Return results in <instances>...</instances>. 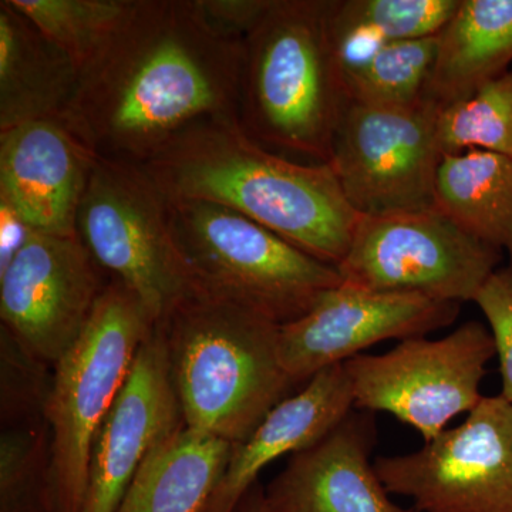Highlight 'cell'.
Returning a JSON list of instances; mask_svg holds the SVG:
<instances>
[{
  "mask_svg": "<svg viewBox=\"0 0 512 512\" xmlns=\"http://www.w3.org/2000/svg\"><path fill=\"white\" fill-rule=\"evenodd\" d=\"M437 138L443 156L481 150L512 158V69L441 107Z\"/></svg>",
  "mask_w": 512,
  "mask_h": 512,
  "instance_id": "24",
  "label": "cell"
},
{
  "mask_svg": "<svg viewBox=\"0 0 512 512\" xmlns=\"http://www.w3.org/2000/svg\"><path fill=\"white\" fill-rule=\"evenodd\" d=\"M262 491L264 488L254 485L249 493L242 498L241 504L238 505L235 512H266L264 501H262Z\"/></svg>",
  "mask_w": 512,
  "mask_h": 512,
  "instance_id": "29",
  "label": "cell"
},
{
  "mask_svg": "<svg viewBox=\"0 0 512 512\" xmlns=\"http://www.w3.org/2000/svg\"><path fill=\"white\" fill-rule=\"evenodd\" d=\"M198 3L214 28L244 39L264 16L271 0H198Z\"/></svg>",
  "mask_w": 512,
  "mask_h": 512,
  "instance_id": "28",
  "label": "cell"
},
{
  "mask_svg": "<svg viewBox=\"0 0 512 512\" xmlns=\"http://www.w3.org/2000/svg\"><path fill=\"white\" fill-rule=\"evenodd\" d=\"M153 329L140 299L110 279L82 335L57 362L43 413L53 512H83L97 431Z\"/></svg>",
  "mask_w": 512,
  "mask_h": 512,
  "instance_id": "6",
  "label": "cell"
},
{
  "mask_svg": "<svg viewBox=\"0 0 512 512\" xmlns=\"http://www.w3.org/2000/svg\"><path fill=\"white\" fill-rule=\"evenodd\" d=\"M461 0H332L329 32L340 72L390 43L437 36Z\"/></svg>",
  "mask_w": 512,
  "mask_h": 512,
  "instance_id": "22",
  "label": "cell"
},
{
  "mask_svg": "<svg viewBox=\"0 0 512 512\" xmlns=\"http://www.w3.org/2000/svg\"><path fill=\"white\" fill-rule=\"evenodd\" d=\"M79 76L73 60L10 0L0 2V131L62 119Z\"/></svg>",
  "mask_w": 512,
  "mask_h": 512,
  "instance_id": "18",
  "label": "cell"
},
{
  "mask_svg": "<svg viewBox=\"0 0 512 512\" xmlns=\"http://www.w3.org/2000/svg\"><path fill=\"white\" fill-rule=\"evenodd\" d=\"M461 303L413 293L377 292L348 282L326 292L312 311L279 328V360L293 384L345 363L384 340L420 338L458 318Z\"/></svg>",
  "mask_w": 512,
  "mask_h": 512,
  "instance_id": "13",
  "label": "cell"
},
{
  "mask_svg": "<svg viewBox=\"0 0 512 512\" xmlns=\"http://www.w3.org/2000/svg\"><path fill=\"white\" fill-rule=\"evenodd\" d=\"M332 0H271L242 42L239 123L264 147L329 163L348 103L329 32Z\"/></svg>",
  "mask_w": 512,
  "mask_h": 512,
  "instance_id": "4",
  "label": "cell"
},
{
  "mask_svg": "<svg viewBox=\"0 0 512 512\" xmlns=\"http://www.w3.org/2000/svg\"><path fill=\"white\" fill-rule=\"evenodd\" d=\"M0 512H53L47 424L5 431L0 446Z\"/></svg>",
  "mask_w": 512,
  "mask_h": 512,
  "instance_id": "26",
  "label": "cell"
},
{
  "mask_svg": "<svg viewBox=\"0 0 512 512\" xmlns=\"http://www.w3.org/2000/svg\"><path fill=\"white\" fill-rule=\"evenodd\" d=\"M503 251L468 234L439 208L360 215L343 282L377 292L413 293L463 303L497 271Z\"/></svg>",
  "mask_w": 512,
  "mask_h": 512,
  "instance_id": "8",
  "label": "cell"
},
{
  "mask_svg": "<svg viewBox=\"0 0 512 512\" xmlns=\"http://www.w3.org/2000/svg\"><path fill=\"white\" fill-rule=\"evenodd\" d=\"M167 210L171 235L198 292L278 325L302 318L343 282L336 266L221 205L167 200Z\"/></svg>",
  "mask_w": 512,
  "mask_h": 512,
  "instance_id": "5",
  "label": "cell"
},
{
  "mask_svg": "<svg viewBox=\"0 0 512 512\" xmlns=\"http://www.w3.org/2000/svg\"><path fill=\"white\" fill-rule=\"evenodd\" d=\"M154 328L190 429L235 446L295 386L279 360L281 325L234 303L195 292Z\"/></svg>",
  "mask_w": 512,
  "mask_h": 512,
  "instance_id": "3",
  "label": "cell"
},
{
  "mask_svg": "<svg viewBox=\"0 0 512 512\" xmlns=\"http://www.w3.org/2000/svg\"><path fill=\"white\" fill-rule=\"evenodd\" d=\"M79 235L29 231L0 269L2 330L46 365L80 338L110 281Z\"/></svg>",
  "mask_w": 512,
  "mask_h": 512,
  "instance_id": "12",
  "label": "cell"
},
{
  "mask_svg": "<svg viewBox=\"0 0 512 512\" xmlns=\"http://www.w3.org/2000/svg\"><path fill=\"white\" fill-rule=\"evenodd\" d=\"M434 200L468 234L507 251L512 266V158L481 150L443 156Z\"/></svg>",
  "mask_w": 512,
  "mask_h": 512,
  "instance_id": "21",
  "label": "cell"
},
{
  "mask_svg": "<svg viewBox=\"0 0 512 512\" xmlns=\"http://www.w3.org/2000/svg\"><path fill=\"white\" fill-rule=\"evenodd\" d=\"M77 235L110 279L140 299L154 325L198 292L171 235L167 200L140 165L96 157Z\"/></svg>",
  "mask_w": 512,
  "mask_h": 512,
  "instance_id": "7",
  "label": "cell"
},
{
  "mask_svg": "<svg viewBox=\"0 0 512 512\" xmlns=\"http://www.w3.org/2000/svg\"><path fill=\"white\" fill-rule=\"evenodd\" d=\"M353 409L345 363L320 370L301 392L276 404L247 440L235 444L204 512L237 511L266 466L318 443Z\"/></svg>",
  "mask_w": 512,
  "mask_h": 512,
  "instance_id": "17",
  "label": "cell"
},
{
  "mask_svg": "<svg viewBox=\"0 0 512 512\" xmlns=\"http://www.w3.org/2000/svg\"><path fill=\"white\" fill-rule=\"evenodd\" d=\"M140 167L167 200L221 205L336 268L348 255L360 215L332 165L276 156L239 120L200 121Z\"/></svg>",
  "mask_w": 512,
  "mask_h": 512,
  "instance_id": "2",
  "label": "cell"
},
{
  "mask_svg": "<svg viewBox=\"0 0 512 512\" xmlns=\"http://www.w3.org/2000/svg\"><path fill=\"white\" fill-rule=\"evenodd\" d=\"M474 302L483 311L500 359L503 396L512 403V266L497 269Z\"/></svg>",
  "mask_w": 512,
  "mask_h": 512,
  "instance_id": "27",
  "label": "cell"
},
{
  "mask_svg": "<svg viewBox=\"0 0 512 512\" xmlns=\"http://www.w3.org/2000/svg\"><path fill=\"white\" fill-rule=\"evenodd\" d=\"M82 70L109 42L131 0H10Z\"/></svg>",
  "mask_w": 512,
  "mask_h": 512,
  "instance_id": "25",
  "label": "cell"
},
{
  "mask_svg": "<svg viewBox=\"0 0 512 512\" xmlns=\"http://www.w3.org/2000/svg\"><path fill=\"white\" fill-rule=\"evenodd\" d=\"M376 434L373 414L353 409L264 488L266 512H417L390 500L370 461Z\"/></svg>",
  "mask_w": 512,
  "mask_h": 512,
  "instance_id": "16",
  "label": "cell"
},
{
  "mask_svg": "<svg viewBox=\"0 0 512 512\" xmlns=\"http://www.w3.org/2000/svg\"><path fill=\"white\" fill-rule=\"evenodd\" d=\"M512 0H461L439 35V55L424 100L441 107L508 72Z\"/></svg>",
  "mask_w": 512,
  "mask_h": 512,
  "instance_id": "20",
  "label": "cell"
},
{
  "mask_svg": "<svg viewBox=\"0 0 512 512\" xmlns=\"http://www.w3.org/2000/svg\"><path fill=\"white\" fill-rule=\"evenodd\" d=\"M183 423L167 348L154 328L97 431L83 512H116L148 454Z\"/></svg>",
  "mask_w": 512,
  "mask_h": 512,
  "instance_id": "14",
  "label": "cell"
},
{
  "mask_svg": "<svg viewBox=\"0 0 512 512\" xmlns=\"http://www.w3.org/2000/svg\"><path fill=\"white\" fill-rule=\"evenodd\" d=\"M242 42L198 0H131L62 120L96 157L141 165L204 120H239Z\"/></svg>",
  "mask_w": 512,
  "mask_h": 512,
  "instance_id": "1",
  "label": "cell"
},
{
  "mask_svg": "<svg viewBox=\"0 0 512 512\" xmlns=\"http://www.w3.org/2000/svg\"><path fill=\"white\" fill-rule=\"evenodd\" d=\"M94 161L62 119L0 131V210L29 231L76 237Z\"/></svg>",
  "mask_w": 512,
  "mask_h": 512,
  "instance_id": "15",
  "label": "cell"
},
{
  "mask_svg": "<svg viewBox=\"0 0 512 512\" xmlns=\"http://www.w3.org/2000/svg\"><path fill=\"white\" fill-rule=\"evenodd\" d=\"M375 467L417 512H512V403L484 396L460 426Z\"/></svg>",
  "mask_w": 512,
  "mask_h": 512,
  "instance_id": "11",
  "label": "cell"
},
{
  "mask_svg": "<svg viewBox=\"0 0 512 512\" xmlns=\"http://www.w3.org/2000/svg\"><path fill=\"white\" fill-rule=\"evenodd\" d=\"M439 35L384 45L362 62L343 69L348 100L375 107L419 104L439 55Z\"/></svg>",
  "mask_w": 512,
  "mask_h": 512,
  "instance_id": "23",
  "label": "cell"
},
{
  "mask_svg": "<svg viewBox=\"0 0 512 512\" xmlns=\"http://www.w3.org/2000/svg\"><path fill=\"white\" fill-rule=\"evenodd\" d=\"M495 355L491 330L470 320L446 338L402 340L390 352L357 355L345 366L356 410L392 414L430 441L481 402Z\"/></svg>",
  "mask_w": 512,
  "mask_h": 512,
  "instance_id": "9",
  "label": "cell"
},
{
  "mask_svg": "<svg viewBox=\"0 0 512 512\" xmlns=\"http://www.w3.org/2000/svg\"><path fill=\"white\" fill-rule=\"evenodd\" d=\"M232 448L181 424L148 454L116 512H204Z\"/></svg>",
  "mask_w": 512,
  "mask_h": 512,
  "instance_id": "19",
  "label": "cell"
},
{
  "mask_svg": "<svg viewBox=\"0 0 512 512\" xmlns=\"http://www.w3.org/2000/svg\"><path fill=\"white\" fill-rule=\"evenodd\" d=\"M439 106L375 107L348 100L333 134L329 164L359 215L436 207L441 158Z\"/></svg>",
  "mask_w": 512,
  "mask_h": 512,
  "instance_id": "10",
  "label": "cell"
}]
</instances>
